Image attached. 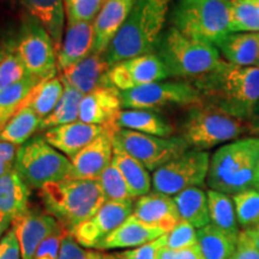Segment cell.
Segmentation results:
<instances>
[{
  "label": "cell",
  "mask_w": 259,
  "mask_h": 259,
  "mask_svg": "<svg viewBox=\"0 0 259 259\" xmlns=\"http://www.w3.org/2000/svg\"><path fill=\"white\" fill-rule=\"evenodd\" d=\"M180 127V137L191 149L206 151L248 134L247 121L229 114L208 102L187 107Z\"/></svg>",
  "instance_id": "6"
},
{
  "label": "cell",
  "mask_w": 259,
  "mask_h": 259,
  "mask_svg": "<svg viewBox=\"0 0 259 259\" xmlns=\"http://www.w3.org/2000/svg\"><path fill=\"white\" fill-rule=\"evenodd\" d=\"M111 66L107 64L103 54L92 53L72 66L60 71V79L67 83L83 95L101 88L111 85L108 72Z\"/></svg>",
  "instance_id": "18"
},
{
  "label": "cell",
  "mask_w": 259,
  "mask_h": 259,
  "mask_svg": "<svg viewBox=\"0 0 259 259\" xmlns=\"http://www.w3.org/2000/svg\"><path fill=\"white\" fill-rule=\"evenodd\" d=\"M112 162L120 170L134 198L150 193L153 180L149 176V170L141 162L116 147H114Z\"/></svg>",
  "instance_id": "30"
},
{
  "label": "cell",
  "mask_w": 259,
  "mask_h": 259,
  "mask_svg": "<svg viewBox=\"0 0 259 259\" xmlns=\"http://www.w3.org/2000/svg\"><path fill=\"white\" fill-rule=\"evenodd\" d=\"M28 74L27 69L18 56L17 45H8L0 53V90H4L23 80Z\"/></svg>",
  "instance_id": "37"
},
{
  "label": "cell",
  "mask_w": 259,
  "mask_h": 259,
  "mask_svg": "<svg viewBox=\"0 0 259 259\" xmlns=\"http://www.w3.org/2000/svg\"><path fill=\"white\" fill-rule=\"evenodd\" d=\"M171 22L181 34L216 46L231 32V0H179Z\"/></svg>",
  "instance_id": "7"
},
{
  "label": "cell",
  "mask_w": 259,
  "mask_h": 259,
  "mask_svg": "<svg viewBox=\"0 0 259 259\" xmlns=\"http://www.w3.org/2000/svg\"><path fill=\"white\" fill-rule=\"evenodd\" d=\"M137 0H106L94 21L95 46L94 53L103 54L125 23Z\"/></svg>",
  "instance_id": "22"
},
{
  "label": "cell",
  "mask_w": 259,
  "mask_h": 259,
  "mask_svg": "<svg viewBox=\"0 0 259 259\" xmlns=\"http://www.w3.org/2000/svg\"><path fill=\"white\" fill-rule=\"evenodd\" d=\"M231 32H259L258 0H231Z\"/></svg>",
  "instance_id": "36"
},
{
  "label": "cell",
  "mask_w": 259,
  "mask_h": 259,
  "mask_svg": "<svg viewBox=\"0 0 259 259\" xmlns=\"http://www.w3.org/2000/svg\"><path fill=\"white\" fill-rule=\"evenodd\" d=\"M163 246H166V234L157 238L156 240L135 247L134 250L118 252L112 255L118 259H157L158 251Z\"/></svg>",
  "instance_id": "43"
},
{
  "label": "cell",
  "mask_w": 259,
  "mask_h": 259,
  "mask_svg": "<svg viewBox=\"0 0 259 259\" xmlns=\"http://www.w3.org/2000/svg\"><path fill=\"white\" fill-rule=\"evenodd\" d=\"M157 259H204L198 244L183 250H169L166 246L160 248Z\"/></svg>",
  "instance_id": "47"
},
{
  "label": "cell",
  "mask_w": 259,
  "mask_h": 259,
  "mask_svg": "<svg viewBox=\"0 0 259 259\" xmlns=\"http://www.w3.org/2000/svg\"><path fill=\"white\" fill-rule=\"evenodd\" d=\"M64 83V93L60 101L58 102L56 108L47 118L41 121L38 131H47L52 127H57L70 122L78 121L79 116V105L83 99V94L77 92L67 83Z\"/></svg>",
  "instance_id": "35"
},
{
  "label": "cell",
  "mask_w": 259,
  "mask_h": 259,
  "mask_svg": "<svg viewBox=\"0 0 259 259\" xmlns=\"http://www.w3.org/2000/svg\"><path fill=\"white\" fill-rule=\"evenodd\" d=\"M16 2L25 9L27 14L32 16L44 25L51 35L58 53L66 28L64 0H16Z\"/></svg>",
  "instance_id": "24"
},
{
  "label": "cell",
  "mask_w": 259,
  "mask_h": 259,
  "mask_svg": "<svg viewBox=\"0 0 259 259\" xmlns=\"http://www.w3.org/2000/svg\"><path fill=\"white\" fill-rule=\"evenodd\" d=\"M236 219L245 229L259 225V190L248 189L233 194Z\"/></svg>",
  "instance_id": "39"
},
{
  "label": "cell",
  "mask_w": 259,
  "mask_h": 259,
  "mask_svg": "<svg viewBox=\"0 0 259 259\" xmlns=\"http://www.w3.org/2000/svg\"><path fill=\"white\" fill-rule=\"evenodd\" d=\"M38 197L45 211L67 232L95 215L106 202L97 180L73 178L42 186Z\"/></svg>",
  "instance_id": "3"
},
{
  "label": "cell",
  "mask_w": 259,
  "mask_h": 259,
  "mask_svg": "<svg viewBox=\"0 0 259 259\" xmlns=\"http://www.w3.org/2000/svg\"><path fill=\"white\" fill-rule=\"evenodd\" d=\"M234 259H259V251L247 232L241 231L238 236V244Z\"/></svg>",
  "instance_id": "46"
},
{
  "label": "cell",
  "mask_w": 259,
  "mask_h": 259,
  "mask_svg": "<svg viewBox=\"0 0 259 259\" xmlns=\"http://www.w3.org/2000/svg\"><path fill=\"white\" fill-rule=\"evenodd\" d=\"M105 254L95 252L93 250H87L80 246L70 232L64 235L61 240L59 258L58 259H103Z\"/></svg>",
  "instance_id": "42"
},
{
  "label": "cell",
  "mask_w": 259,
  "mask_h": 259,
  "mask_svg": "<svg viewBox=\"0 0 259 259\" xmlns=\"http://www.w3.org/2000/svg\"><path fill=\"white\" fill-rule=\"evenodd\" d=\"M197 245V232L189 222L180 220L170 232L166 233V247L169 250H183Z\"/></svg>",
  "instance_id": "41"
},
{
  "label": "cell",
  "mask_w": 259,
  "mask_h": 259,
  "mask_svg": "<svg viewBox=\"0 0 259 259\" xmlns=\"http://www.w3.org/2000/svg\"><path fill=\"white\" fill-rule=\"evenodd\" d=\"M41 121L36 113L24 105L0 132V139L21 147L40 130Z\"/></svg>",
  "instance_id": "32"
},
{
  "label": "cell",
  "mask_w": 259,
  "mask_h": 259,
  "mask_svg": "<svg viewBox=\"0 0 259 259\" xmlns=\"http://www.w3.org/2000/svg\"><path fill=\"white\" fill-rule=\"evenodd\" d=\"M170 0H137L127 19L107 48L109 66L144 54L155 53L163 34Z\"/></svg>",
  "instance_id": "2"
},
{
  "label": "cell",
  "mask_w": 259,
  "mask_h": 259,
  "mask_svg": "<svg viewBox=\"0 0 259 259\" xmlns=\"http://www.w3.org/2000/svg\"><path fill=\"white\" fill-rule=\"evenodd\" d=\"M258 66H259V61H258Z\"/></svg>",
  "instance_id": "57"
},
{
  "label": "cell",
  "mask_w": 259,
  "mask_h": 259,
  "mask_svg": "<svg viewBox=\"0 0 259 259\" xmlns=\"http://www.w3.org/2000/svg\"><path fill=\"white\" fill-rule=\"evenodd\" d=\"M181 220L200 229L210 223L208 196L200 187H191L173 197Z\"/></svg>",
  "instance_id": "29"
},
{
  "label": "cell",
  "mask_w": 259,
  "mask_h": 259,
  "mask_svg": "<svg viewBox=\"0 0 259 259\" xmlns=\"http://www.w3.org/2000/svg\"><path fill=\"white\" fill-rule=\"evenodd\" d=\"M191 82L202 101L245 121L259 102V66H239L222 59L212 71Z\"/></svg>",
  "instance_id": "1"
},
{
  "label": "cell",
  "mask_w": 259,
  "mask_h": 259,
  "mask_svg": "<svg viewBox=\"0 0 259 259\" xmlns=\"http://www.w3.org/2000/svg\"><path fill=\"white\" fill-rule=\"evenodd\" d=\"M11 228L21 246L22 259H34L38 246L64 227L47 212L28 209L12 221Z\"/></svg>",
  "instance_id": "15"
},
{
  "label": "cell",
  "mask_w": 259,
  "mask_h": 259,
  "mask_svg": "<svg viewBox=\"0 0 259 259\" xmlns=\"http://www.w3.org/2000/svg\"><path fill=\"white\" fill-rule=\"evenodd\" d=\"M231 259H234V255H233V258H231Z\"/></svg>",
  "instance_id": "56"
},
{
  "label": "cell",
  "mask_w": 259,
  "mask_h": 259,
  "mask_svg": "<svg viewBox=\"0 0 259 259\" xmlns=\"http://www.w3.org/2000/svg\"><path fill=\"white\" fill-rule=\"evenodd\" d=\"M18 148L19 147H16L14 144L8 143V142L0 139V160L15 164Z\"/></svg>",
  "instance_id": "48"
},
{
  "label": "cell",
  "mask_w": 259,
  "mask_h": 259,
  "mask_svg": "<svg viewBox=\"0 0 259 259\" xmlns=\"http://www.w3.org/2000/svg\"><path fill=\"white\" fill-rule=\"evenodd\" d=\"M64 93V83L60 77L51 76L41 79L29 94L24 105L36 113L44 120L53 112Z\"/></svg>",
  "instance_id": "31"
},
{
  "label": "cell",
  "mask_w": 259,
  "mask_h": 259,
  "mask_svg": "<svg viewBox=\"0 0 259 259\" xmlns=\"http://www.w3.org/2000/svg\"><path fill=\"white\" fill-rule=\"evenodd\" d=\"M16 45L28 74L41 79L56 76L58 53L53 40L44 25L29 14L24 15Z\"/></svg>",
  "instance_id": "12"
},
{
  "label": "cell",
  "mask_w": 259,
  "mask_h": 259,
  "mask_svg": "<svg viewBox=\"0 0 259 259\" xmlns=\"http://www.w3.org/2000/svg\"><path fill=\"white\" fill-rule=\"evenodd\" d=\"M15 169V164H11V163H8V162L0 160V178L3 176H5V174L10 173L11 170Z\"/></svg>",
  "instance_id": "52"
},
{
  "label": "cell",
  "mask_w": 259,
  "mask_h": 259,
  "mask_svg": "<svg viewBox=\"0 0 259 259\" xmlns=\"http://www.w3.org/2000/svg\"><path fill=\"white\" fill-rule=\"evenodd\" d=\"M245 231L247 232L248 234H250V236L252 238V240H253V242L255 244V246H257V248H258V251H259V225L252 227V228L245 229Z\"/></svg>",
  "instance_id": "51"
},
{
  "label": "cell",
  "mask_w": 259,
  "mask_h": 259,
  "mask_svg": "<svg viewBox=\"0 0 259 259\" xmlns=\"http://www.w3.org/2000/svg\"><path fill=\"white\" fill-rule=\"evenodd\" d=\"M238 236L209 223L197 231V244L204 259H231L235 254Z\"/></svg>",
  "instance_id": "28"
},
{
  "label": "cell",
  "mask_w": 259,
  "mask_h": 259,
  "mask_svg": "<svg viewBox=\"0 0 259 259\" xmlns=\"http://www.w3.org/2000/svg\"><path fill=\"white\" fill-rule=\"evenodd\" d=\"M106 202H128L134 200L126 181L114 163L109 164L97 179Z\"/></svg>",
  "instance_id": "38"
},
{
  "label": "cell",
  "mask_w": 259,
  "mask_h": 259,
  "mask_svg": "<svg viewBox=\"0 0 259 259\" xmlns=\"http://www.w3.org/2000/svg\"><path fill=\"white\" fill-rule=\"evenodd\" d=\"M118 128L131 130L141 134L171 137L176 130L163 116L151 109H121L116 118Z\"/></svg>",
  "instance_id": "26"
},
{
  "label": "cell",
  "mask_w": 259,
  "mask_h": 259,
  "mask_svg": "<svg viewBox=\"0 0 259 259\" xmlns=\"http://www.w3.org/2000/svg\"><path fill=\"white\" fill-rule=\"evenodd\" d=\"M40 80L41 78L35 76H28L15 85L0 90V132L24 106L31 89Z\"/></svg>",
  "instance_id": "33"
},
{
  "label": "cell",
  "mask_w": 259,
  "mask_h": 259,
  "mask_svg": "<svg viewBox=\"0 0 259 259\" xmlns=\"http://www.w3.org/2000/svg\"><path fill=\"white\" fill-rule=\"evenodd\" d=\"M216 47L228 63L239 66H258L259 32H229Z\"/></svg>",
  "instance_id": "25"
},
{
  "label": "cell",
  "mask_w": 259,
  "mask_h": 259,
  "mask_svg": "<svg viewBox=\"0 0 259 259\" xmlns=\"http://www.w3.org/2000/svg\"><path fill=\"white\" fill-rule=\"evenodd\" d=\"M121 108L120 92L112 85L101 87L83 96L78 120L105 127H116L115 121Z\"/></svg>",
  "instance_id": "17"
},
{
  "label": "cell",
  "mask_w": 259,
  "mask_h": 259,
  "mask_svg": "<svg viewBox=\"0 0 259 259\" xmlns=\"http://www.w3.org/2000/svg\"><path fill=\"white\" fill-rule=\"evenodd\" d=\"M166 234L157 227L147 225L131 215L126 221L119 226L114 232L100 242L96 250H114V248L138 247L148 242L156 240Z\"/></svg>",
  "instance_id": "23"
},
{
  "label": "cell",
  "mask_w": 259,
  "mask_h": 259,
  "mask_svg": "<svg viewBox=\"0 0 259 259\" xmlns=\"http://www.w3.org/2000/svg\"><path fill=\"white\" fill-rule=\"evenodd\" d=\"M118 127H108L92 143L83 148L78 154L70 158L73 179L97 180L112 163L114 153L113 136Z\"/></svg>",
  "instance_id": "16"
},
{
  "label": "cell",
  "mask_w": 259,
  "mask_h": 259,
  "mask_svg": "<svg viewBox=\"0 0 259 259\" xmlns=\"http://www.w3.org/2000/svg\"><path fill=\"white\" fill-rule=\"evenodd\" d=\"M113 141L114 147L135 157L150 171H155L191 149L180 136L158 137L125 128H116Z\"/></svg>",
  "instance_id": "9"
},
{
  "label": "cell",
  "mask_w": 259,
  "mask_h": 259,
  "mask_svg": "<svg viewBox=\"0 0 259 259\" xmlns=\"http://www.w3.org/2000/svg\"><path fill=\"white\" fill-rule=\"evenodd\" d=\"M30 189L16 169L0 178V213L12 220L29 209Z\"/></svg>",
  "instance_id": "27"
},
{
  "label": "cell",
  "mask_w": 259,
  "mask_h": 259,
  "mask_svg": "<svg viewBox=\"0 0 259 259\" xmlns=\"http://www.w3.org/2000/svg\"><path fill=\"white\" fill-rule=\"evenodd\" d=\"M210 154L189 149L186 153L167 162L153 173L155 192L176 196L191 187H202L208 178Z\"/></svg>",
  "instance_id": "11"
},
{
  "label": "cell",
  "mask_w": 259,
  "mask_h": 259,
  "mask_svg": "<svg viewBox=\"0 0 259 259\" xmlns=\"http://www.w3.org/2000/svg\"><path fill=\"white\" fill-rule=\"evenodd\" d=\"M206 196H208L210 223L229 234H240L241 231L239 229V222L236 219L232 197L213 190H209Z\"/></svg>",
  "instance_id": "34"
},
{
  "label": "cell",
  "mask_w": 259,
  "mask_h": 259,
  "mask_svg": "<svg viewBox=\"0 0 259 259\" xmlns=\"http://www.w3.org/2000/svg\"><path fill=\"white\" fill-rule=\"evenodd\" d=\"M254 189L259 190V162L257 167V173H255V183H254Z\"/></svg>",
  "instance_id": "53"
},
{
  "label": "cell",
  "mask_w": 259,
  "mask_h": 259,
  "mask_svg": "<svg viewBox=\"0 0 259 259\" xmlns=\"http://www.w3.org/2000/svg\"><path fill=\"white\" fill-rule=\"evenodd\" d=\"M169 78L167 67L156 53L122 60L109 69L108 80L119 92L138 88Z\"/></svg>",
  "instance_id": "13"
},
{
  "label": "cell",
  "mask_w": 259,
  "mask_h": 259,
  "mask_svg": "<svg viewBox=\"0 0 259 259\" xmlns=\"http://www.w3.org/2000/svg\"><path fill=\"white\" fill-rule=\"evenodd\" d=\"M0 259H22L21 246L12 228L0 240Z\"/></svg>",
  "instance_id": "45"
},
{
  "label": "cell",
  "mask_w": 259,
  "mask_h": 259,
  "mask_svg": "<svg viewBox=\"0 0 259 259\" xmlns=\"http://www.w3.org/2000/svg\"><path fill=\"white\" fill-rule=\"evenodd\" d=\"M258 162V137L239 138L222 145L210 157L209 190L233 196L253 189Z\"/></svg>",
  "instance_id": "4"
},
{
  "label": "cell",
  "mask_w": 259,
  "mask_h": 259,
  "mask_svg": "<svg viewBox=\"0 0 259 259\" xmlns=\"http://www.w3.org/2000/svg\"><path fill=\"white\" fill-rule=\"evenodd\" d=\"M15 169L29 189L36 190L72 176L70 158L52 147L44 136L32 137L18 148Z\"/></svg>",
  "instance_id": "8"
},
{
  "label": "cell",
  "mask_w": 259,
  "mask_h": 259,
  "mask_svg": "<svg viewBox=\"0 0 259 259\" xmlns=\"http://www.w3.org/2000/svg\"><path fill=\"white\" fill-rule=\"evenodd\" d=\"M107 128L108 127L105 126L87 124L78 120L47 130L44 137L54 149L72 158Z\"/></svg>",
  "instance_id": "19"
},
{
  "label": "cell",
  "mask_w": 259,
  "mask_h": 259,
  "mask_svg": "<svg viewBox=\"0 0 259 259\" xmlns=\"http://www.w3.org/2000/svg\"><path fill=\"white\" fill-rule=\"evenodd\" d=\"M103 259H118V258H114L112 254H108V255L105 254V257H103Z\"/></svg>",
  "instance_id": "54"
},
{
  "label": "cell",
  "mask_w": 259,
  "mask_h": 259,
  "mask_svg": "<svg viewBox=\"0 0 259 259\" xmlns=\"http://www.w3.org/2000/svg\"><path fill=\"white\" fill-rule=\"evenodd\" d=\"M132 215L166 233L170 232L181 220L173 198L155 191L136 200Z\"/></svg>",
  "instance_id": "21"
},
{
  "label": "cell",
  "mask_w": 259,
  "mask_h": 259,
  "mask_svg": "<svg viewBox=\"0 0 259 259\" xmlns=\"http://www.w3.org/2000/svg\"><path fill=\"white\" fill-rule=\"evenodd\" d=\"M247 125H248V134H250L252 137L259 138V102L258 105L255 106L254 111L250 116V119L247 120Z\"/></svg>",
  "instance_id": "49"
},
{
  "label": "cell",
  "mask_w": 259,
  "mask_h": 259,
  "mask_svg": "<svg viewBox=\"0 0 259 259\" xmlns=\"http://www.w3.org/2000/svg\"><path fill=\"white\" fill-rule=\"evenodd\" d=\"M134 200L105 202L89 220L79 223L70 233L80 246L96 248L103 239L121 226L134 212Z\"/></svg>",
  "instance_id": "14"
},
{
  "label": "cell",
  "mask_w": 259,
  "mask_h": 259,
  "mask_svg": "<svg viewBox=\"0 0 259 259\" xmlns=\"http://www.w3.org/2000/svg\"><path fill=\"white\" fill-rule=\"evenodd\" d=\"M67 231H60L47 238L42 244L38 246L34 259H58L59 258V251L61 240Z\"/></svg>",
  "instance_id": "44"
},
{
  "label": "cell",
  "mask_w": 259,
  "mask_h": 259,
  "mask_svg": "<svg viewBox=\"0 0 259 259\" xmlns=\"http://www.w3.org/2000/svg\"><path fill=\"white\" fill-rule=\"evenodd\" d=\"M155 53L163 61L169 77L184 80L199 78L222 60L218 47L186 36L174 27L162 34Z\"/></svg>",
  "instance_id": "5"
},
{
  "label": "cell",
  "mask_w": 259,
  "mask_h": 259,
  "mask_svg": "<svg viewBox=\"0 0 259 259\" xmlns=\"http://www.w3.org/2000/svg\"><path fill=\"white\" fill-rule=\"evenodd\" d=\"M0 53H2V48H0Z\"/></svg>",
  "instance_id": "55"
},
{
  "label": "cell",
  "mask_w": 259,
  "mask_h": 259,
  "mask_svg": "<svg viewBox=\"0 0 259 259\" xmlns=\"http://www.w3.org/2000/svg\"><path fill=\"white\" fill-rule=\"evenodd\" d=\"M106 0H64L67 22H94Z\"/></svg>",
  "instance_id": "40"
},
{
  "label": "cell",
  "mask_w": 259,
  "mask_h": 259,
  "mask_svg": "<svg viewBox=\"0 0 259 259\" xmlns=\"http://www.w3.org/2000/svg\"><path fill=\"white\" fill-rule=\"evenodd\" d=\"M258 2H259V0H258Z\"/></svg>",
  "instance_id": "58"
},
{
  "label": "cell",
  "mask_w": 259,
  "mask_h": 259,
  "mask_svg": "<svg viewBox=\"0 0 259 259\" xmlns=\"http://www.w3.org/2000/svg\"><path fill=\"white\" fill-rule=\"evenodd\" d=\"M12 220L10 216H6L4 213H0V240H2L3 236L5 235V233L12 225Z\"/></svg>",
  "instance_id": "50"
},
{
  "label": "cell",
  "mask_w": 259,
  "mask_h": 259,
  "mask_svg": "<svg viewBox=\"0 0 259 259\" xmlns=\"http://www.w3.org/2000/svg\"><path fill=\"white\" fill-rule=\"evenodd\" d=\"M94 22H67L63 42L58 52V69L63 71L94 53Z\"/></svg>",
  "instance_id": "20"
},
{
  "label": "cell",
  "mask_w": 259,
  "mask_h": 259,
  "mask_svg": "<svg viewBox=\"0 0 259 259\" xmlns=\"http://www.w3.org/2000/svg\"><path fill=\"white\" fill-rule=\"evenodd\" d=\"M125 109H151L166 107H191L202 102V97L191 80H161L120 92Z\"/></svg>",
  "instance_id": "10"
}]
</instances>
